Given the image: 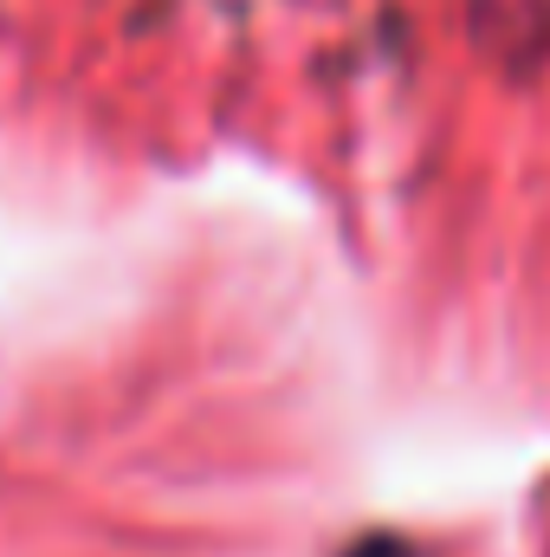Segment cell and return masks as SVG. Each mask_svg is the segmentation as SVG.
<instances>
[{"instance_id":"1","label":"cell","mask_w":550,"mask_h":557,"mask_svg":"<svg viewBox=\"0 0 550 557\" xmlns=\"http://www.w3.org/2000/svg\"><path fill=\"white\" fill-rule=\"evenodd\" d=\"M357 557H409V552H389V545H376V552H357Z\"/></svg>"}]
</instances>
